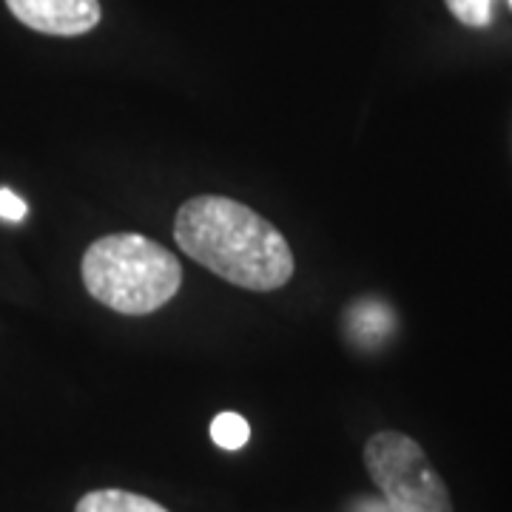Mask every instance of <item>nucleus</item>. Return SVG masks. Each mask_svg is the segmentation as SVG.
Instances as JSON below:
<instances>
[{
	"label": "nucleus",
	"instance_id": "obj_1",
	"mask_svg": "<svg viewBox=\"0 0 512 512\" xmlns=\"http://www.w3.org/2000/svg\"><path fill=\"white\" fill-rule=\"evenodd\" d=\"M174 239L202 268L245 291H279L296 271L288 239L254 208L231 197L202 194L183 202Z\"/></svg>",
	"mask_w": 512,
	"mask_h": 512
},
{
	"label": "nucleus",
	"instance_id": "obj_2",
	"mask_svg": "<svg viewBox=\"0 0 512 512\" xmlns=\"http://www.w3.org/2000/svg\"><path fill=\"white\" fill-rule=\"evenodd\" d=\"M83 285L100 305L123 316H146L168 305L183 285V265L143 234L94 239L80 262Z\"/></svg>",
	"mask_w": 512,
	"mask_h": 512
},
{
	"label": "nucleus",
	"instance_id": "obj_3",
	"mask_svg": "<svg viewBox=\"0 0 512 512\" xmlns=\"http://www.w3.org/2000/svg\"><path fill=\"white\" fill-rule=\"evenodd\" d=\"M365 467L382 490L390 512H453L441 481L419 441L396 430H382L365 444Z\"/></svg>",
	"mask_w": 512,
	"mask_h": 512
},
{
	"label": "nucleus",
	"instance_id": "obj_4",
	"mask_svg": "<svg viewBox=\"0 0 512 512\" xmlns=\"http://www.w3.org/2000/svg\"><path fill=\"white\" fill-rule=\"evenodd\" d=\"M9 12L40 35L80 37L103 18L100 0H6Z\"/></svg>",
	"mask_w": 512,
	"mask_h": 512
},
{
	"label": "nucleus",
	"instance_id": "obj_5",
	"mask_svg": "<svg viewBox=\"0 0 512 512\" xmlns=\"http://www.w3.org/2000/svg\"><path fill=\"white\" fill-rule=\"evenodd\" d=\"M74 512H168L163 504L128 490H94L77 501Z\"/></svg>",
	"mask_w": 512,
	"mask_h": 512
},
{
	"label": "nucleus",
	"instance_id": "obj_6",
	"mask_svg": "<svg viewBox=\"0 0 512 512\" xmlns=\"http://www.w3.org/2000/svg\"><path fill=\"white\" fill-rule=\"evenodd\" d=\"M211 439L222 450H242L251 439V427L239 413H220L211 421Z\"/></svg>",
	"mask_w": 512,
	"mask_h": 512
},
{
	"label": "nucleus",
	"instance_id": "obj_7",
	"mask_svg": "<svg viewBox=\"0 0 512 512\" xmlns=\"http://www.w3.org/2000/svg\"><path fill=\"white\" fill-rule=\"evenodd\" d=\"M453 18L470 29H484L493 23V0H444Z\"/></svg>",
	"mask_w": 512,
	"mask_h": 512
},
{
	"label": "nucleus",
	"instance_id": "obj_8",
	"mask_svg": "<svg viewBox=\"0 0 512 512\" xmlns=\"http://www.w3.org/2000/svg\"><path fill=\"white\" fill-rule=\"evenodd\" d=\"M26 211H29V205L20 200L15 191H9V188H0V220L20 222L23 217H26Z\"/></svg>",
	"mask_w": 512,
	"mask_h": 512
},
{
	"label": "nucleus",
	"instance_id": "obj_9",
	"mask_svg": "<svg viewBox=\"0 0 512 512\" xmlns=\"http://www.w3.org/2000/svg\"><path fill=\"white\" fill-rule=\"evenodd\" d=\"M510 6H512V0H510Z\"/></svg>",
	"mask_w": 512,
	"mask_h": 512
}]
</instances>
